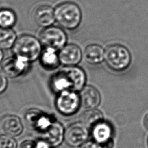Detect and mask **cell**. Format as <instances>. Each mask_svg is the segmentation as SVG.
<instances>
[{
	"mask_svg": "<svg viewBox=\"0 0 148 148\" xmlns=\"http://www.w3.org/2000/svg\"><path fill=\"white\" fill-rule=\"evenodd\" d=\"M86 75L84 71L76 66H65L52 77V89L57 92L65 90L80 91L85 84Z\"/></svg>",
	"mask_w": 148,
	"mask_h": 148,
	"instance_id": "cell-1",
	"label": "cell"
},
{
	"mask_svg": "<svg viewBox=\"0 0 148 148\" xmlns=\"http://www.w3.org/2000/svg\"><path fill=\"white\" fill-rule=\"evenodd\" d=\"M56 21L61 27L73 30L80 25L82 14L80 7L72 2H64L58 4L54 9Z\"/></svg>",
	"mask_w": 148,
	"mask_h": 148,
	"instance_id": "cell-2",
	"label": "cell"
},
{
	"mask_svg": "<svg viewBox=\"0 0 148 148\" xmlns=\"http://www.w3.org/2000/svg\"><path fill=\"white\" fill-rule=\"evenodd\" d=\"M39 40L31 35L19 36L12 47L13 53L25 61L29 62L37 60L42 51Z\"/></svg>",
	"mask_w": 148,
	"mask_h": 148,
	"instance_id": "cell-3",
	"label": "cell"
},
{
	"mask_svg": "<svg viewBox=\"0 0 148 148\" xmlns=\"http://www.w3.org/2000/svg\"><path fill=\"white\" fill-rule=\"evenodd\" d=\"M104 60L110 69L116 72H121L130 66L131 55L125 46L120 44H113L106 49Z\"/></svg>",
	"mask_w": 148,
	"mask_h": 148,
	"instance_id": "cell-4",
	"label": "cell"
},
{
	"mask_svg": "<svg viewBox=\"0 0 148 148\" xmlns=\"http://www.w3.org/2000/svg\"><path fill=\"white\" fill-rule=\"evenodd\" d=\"M67 37L62 29L50 26L43 29L39 34V40L45 48H50L56 51L61 50L66 44Z\"/></svg>",
	"mask_w": 148,
	"mask_h": 148,
	"instance_id": "cell-5",
	"label": "cell"
},
{
	"mask_svg": "<svg viewBox=\"0 0 148 148\" xmlns=\"http://www.w3.org/2000/svg\"><path fill=\"white\" fill-rule=\"evenodd\" d=\"M80 97L74 91L65 90L60 92L56 101L58 110L64 115L75 113L80 105Z\"/></svg>",
	"mask_w": 148,
	"mask_h": 148,
	"instance_id": "cell-6",
	"label": "cell"
},
{
	"mask_svg": "<svg viewBox=\"0 0 148 148\" xmlns=\"http://www.w3.org/2000/svg\"><path fill=\"white\" fill-rule=\"evenodd\" d=\"M24 120L29 128L39 132L45 130L53 121L50 116L36 109L27 110L24 116Z\"/></svg>",
	"mask_w": 148,
	"mask_h": 148,
	"instance_id": "cell-7",
	"label": "cell"
},
{
	"mask_svg": "<svg viewBox=\"0 0 148 148\" xmlns=\"http://www.w3.org/2000/svg\"><path fill=\"white\" fill-rule=\"evenodd\" d=\"M28 62L16 56L5 59L1 64V70L4 75L10 78H15L21 75L27 67Z\"/></svg>",
	"mask_w": 148,
	"mask_h": 148,
	"instance_id": "cell-8",
	"label": "cell"
},
{
	"mask_svg": "<svg viewBox=\"0 0 148 148\" xmlns=\"http://www.w3.org/2000/svg\"><path fill=\"white\" fill-rule=\"evenodd\" d=\"M88 129L82 123H75L68 127L65 132L66 142L71 146H79L88 138Z\"/></svg>",
	"mask_w": 148,
	"mask_h": 148,
	"instance_id": "cell-9",
	"label": "cell"
},
{
	"mask_svg": "<svg viewBox=\"0 0 148 148\" xmlns=\"http://www.w3.org/2000/svg\"><path fill=\"white\" fill-rule=\"evenodd\" d=\"M92 135L94 140L103 148H112L113 142L112 139L113 129L110 124L102 121L92 129Z\"/></svg>",
	"mask_w": 148,
	"mask_h": 148,
	"instance_id": "cell-10",
	"label": "cell"
},
{
	"mask_svg": "<svg viewBox=\"0 0 148 148\" xmlns=\"http://www.w3.org/2000/svg\"><path fill=\"white\" fill-rule=\"evenodd\" d=\"M58 56L61 64L65 66H76L82 58V52L77 45L68 44L60 50Z\"/></svg>",
	"mask_w": 148,
	"mask_h": 148,
	"instance_id": "cell-11",
	"label": "cell"
},
{
	"mask_svg": "<svg viewBox=\"0 0 148 148\" xmlns=\"http://www.w3.org/2000/svg\"><path fill=\"white\" fill-rule=\"evenodd\" d=\"M40 133L43 140L54 146L61 144L65 136L64 129L62 124L54 121Z\"/></svg>",
	"mask_w": 148,
	"mask_h": 148,
	"instance_id": "cell-12",
	"label": "cell"
},
{
	"mask_svg": "<svg viewBox=\"0 0 148 148\" xmlns=\"http://www.w3.org/2000/svg\"><path fill=\"white\" fill-rule=\"evenodd\" d=\"M33 18L38 26L43 28L50 27L56 20L54 10L47 5L39 6L34 11Z\"/></svg>",
	"mask_w": 148,
	"mask_h": 148,
	"instance_id": "cell-13",
	"label": "cell"
},
{
	"mask_svg": "<svg viewBox=\"0 0 148 148\" xmlns=\"http://www.w3.org/2000/svg\"><path fill=\"white\" fill-rule=\"evenodd\" d=\"M79 97L81 105L87 109L96 108L99 105L101 100L98 90L91 86L84 87L80 90Z\"/></svg>",
	"mask_w": 148,
	"mask_h": 148,
	"instance_id": "cell-14",
	"label": "cell"
},
{
	"mask_svg": "<svg viewBox=\"0 0 148 148\" xmlns=\"http://www.w3.org/2000/svg\"><path fill=\"white\" fill-rule=\"evenodd\" d=\"M0 126L6 134L12 136L19 135L23 130V124L19 117L12 114L2 117L0 121Z\"/></svg>",
	"mask_w": 148,
	"mask_h": 148,
	"instance_id": "cell-15",
	"label": "cell"
},
{
	"mask_svg": "<svg viewBox=\"0 0 148 148\" xmlns=\"http://www.w3.org/2000/svg\"><path fill=\"white\" fill-rule=\"evenodd\" d=\"M105 51L98 44H90L87 45L83 54L84 61L88 64L95 65L101 64L104 59Z\"/></svg>",
	"mask_w": 148,
	"mask_h": 148,
	"instance_id": "cell-16",
	"label": "cell"
},
{
	"mask_svg": "<svg viewBox=\"0 0 148 148\" xmlns=\"http://www.w3.org/2000/svg\"><path fill=\"white\" fill-rule=\"evenodd\" d=\"M39 57L42 66L47 70L55 69L61 64L57 51L50 48L42 50Z\"/></svg>",
	"mask_w": 148,
	"mask_h": 148,
	"instance_id": "cell-17",
	"label": "cell"
},
{
	"mask_svg": "<svg viewBox=\"0 0 148 148\" xmlns=\"http://www.w3.org/2000/svg\"><path fill=\"white\" fill-rule=\"evenodd\" d=\"M103 121V115L98 109H89L83 113L80 116L82 123L87 129H92L95 125Z\"/></svg>",
	"mask_w": 148,
	"mask_h": 148,
	"instance_id": "cell-18",
	"label": "cell"
},
{
	"mask_svg": "<svg viewBox=\"0 0 148 148\" xmlns=\"http://www.w3.org/2000/svg\"><path fill=\"white\" fill-rule=\"evenodd\" d=\"M16 40V34L11 28L0 27V49L3 50L12 47Z\"/></svg>",
	"mask_w": 148,
	"mask_h": 148,
	"instance_id": "cell-19",
	"label": "cell"
},
{
	"mask_svg": "<svg viewBox=\"0 0 148 148\" xmlns=\"http://www.w3.org/2000/svg\"><path fill=\"white\" fill-rule=\"evenodd\" d=\"M15 13L11 9L3 8L0 9V27L11 28L16 22Z\"/></svg>",
	"mask_w": 148,
	"mask_h": 148,
	"instance_id": "cell-20",
	"label": "cell"
},
{
	"mask_svg": "<svg viewBox=\"0 0 148 148\" xmlns=\"http://www.w3.org/2000/svg\"><path fill=\"white\" fill-rule=\"evenodd\" d=\"M0 148H17V142L10 135H0Z\"/></svg>",
	"mask_w": 148,
	"mask_h": 148,
	"instance_id": "cell-21",
	"label": "cell"
},
{
	"mask_svg": "<svg viewBox=\"0 0 148 148\" xmlns=\"http://www.w3.org/2000/svg\"><path fill=\"white\" fill-rule=\"evenodd\" d=\"M8 84L6 76L3 72H0V93L3 92L6 88Z\"/></svg>",
	"mask_w": 148,
	"mask_h": 148,
	"instance_id": "cell-22",
	"label": "cell"
},
{
	"mask_svg": "<svg viewBox=\"0 0 148 148\" xmlns=\"http://www.w3.org/2000/svg\"><path fill=\"white\" fill-rule=\"evenodd\" d=\"M79 148H103L99 143L92 141L85 142Z\"/></svg>",
	"mask_w": 148,
	"mask_h": 148,
	"instance_id": "cell-23",
	"label": "cell"
},
{
	"mask_svg": "<svg viewBox=\"0 0 148 148\" xmlns=\"http://www.w3.org/2000/svg\"><path fill=\"white\" fill-rule=\"evenodd\" d=\"M19 148H36V143L29 140H27L23 142Z\"/></svg>",
	"mask_w": 148,
	"mask_h": 148,
	"instance_id": "cell-24",
	"label": "cell"
},
{
	"mask_svg": "<svg viewBox=\"0 0 148 148\" xmlns=\"http://www.w3.org/2000/svg\"><path fill=\"white\" fill-rule=\"evenodd\" d=\"M49 143L43 139L36 142V148H49Z\"/></svg>",
	"mask_w": 148,
	"mask_h": 148,
	"instance_id": "cell-25",
	"label": "cell"
},
{
	"mask_svg": "<svg viewBox=\"0 0 148 148\" xmlns=\"http://www.w3.org/2000/svg\"><path fill=\"white\" fill-rule=\"evenodd\" d=\"M143 124L147 130H148V113L145 116L143 119Z\"/></svg>",
	"mask_w": 148,
	"mask_h": 148,
	"instance_id": "cell-26",
	"label": "cell"
},
{
	"mask_svg": "<svg viewBox=\"0 0 148 148\" xmlns=\"http://www.w3.org/2000/svg\"><path fill=\"white\" fill-rule=\"evenodd\" d=\"M3 54L2 51V49H0V64L1 63V62L3 60Z\"/></svg>",
	"mask_w": 148,
	"mask_h": 148,
	"instance_id": "cell-27",
	"label": "cell"
},
{
	"mask_svg": "<svg viewBox=\"0 0 148 148\" xmlns=\"http://www.w3.org/2000/svg\"><path fill=\"white\" fill-rule=\"evenodd\" d=\"M147 145H148V139H147Z\"/></svg>",
	"mask_w": 148,
	"mask_h": 148,
	"instance_id": "cell-28",
	"label": "cell"
}]
</instances>
